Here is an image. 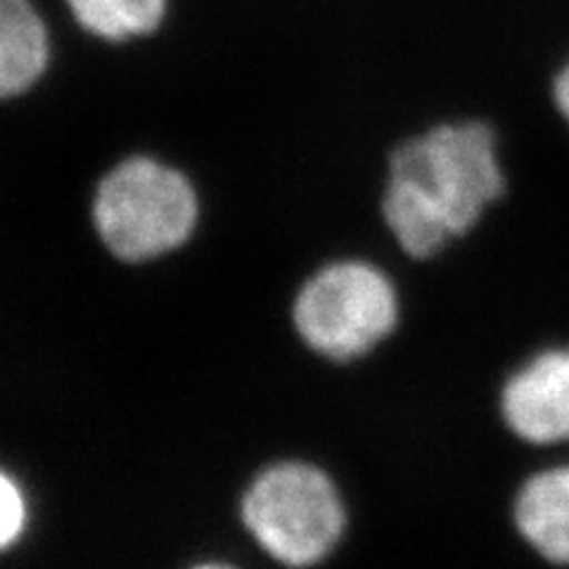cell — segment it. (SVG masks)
Returning <instances> with one entry per match:
<instances>
[{
    "label": "cell",
    "instance_id": "1",
    "mask_svg": "<svg viewBox=\"0 0 569 569\" xmlns=\"http://www.w3.org/2000/svg\"><path fill=\"white\" fill-rule=\"evenodd\" d=\"M503 194L496 133L482 121L441 123L391 152L382 219L406 257L427 261L470 236Z\"/></svg>",
    "mask_w": 569,
    "mask_h": 569
},
{
    "label": "cell",
    "instance_id": "2",
    "mask_svg": "<svg viewBox=\"0 0 569 569\" xmlns=\"http://www.w3.org/2000/svg\"><path fill=\"white\" fill-rule=\"evenodd\" d=\"M200 221L190 178L162 159L133 154L107 171L93 198L102 244L129 263L164 257L186 244Z\"/></svg>",
    "mask_w": 569,
    "mask_h": 569
},
{
    "label": "cell",
    "instance_id": "3",
    "mask_svg": "<svg viewBox=\"0 0 569 569\" xmlns=\"http://www.w3.org/2000/svg\"><path fill=\"white\" fill-rule=\"evenodd\" d=\"M240 515L266 556L307 569L340 546L347 508L328 472L305 460H282L261 470L242 496Z\"/></svg>",
    "mask_w": 569,
    "mask_h": 569
},
{
    "label": "cell",
    "instance_id": "4",
    "mask_svg": "<svg viewBox=\"0 0 569 569\" xmlns=\"http://www.w3.org/2000/svg\"><path fill=\"white\" fill-rule=\"evenodd\" d=\"M295 330L311 351L335 363L359 361L389 340L401 320L397 284L363 259L332 261L301 284Z\"/></svg>",
    "mask_w": 569,
    "mask_h": 569
},
{
    "label": "cell",
    "instance_id": "5",
    "mask_svg": "<svg viewBox=\"0 0 569 569\" xmlns=\"http://www.w3.org/2000/svg\"><path fill=\"white\" fill-rule=\"evenodd\" d=\"M498 413L529 447L569 441V345L548 347L515 368L498 391Z\"/></svg>",
    "mask_w": 569,
    "mask_h": 569
},
{
    "label": "cell",
    "instance_id": "6",
    "mask_svg": "<svg viewBox=\"0 0 569 569\" xmlns=\"http://www.w3.org/2000/svg\"><path fill=\"white\" fill-rule=\"evenodd\" d=\"M512 525L543 562L569 567V462L525 479L512 501Z\"/></svg>",
    "mask_w": 569,
    "mask_h": 569
},
{
    "label": "cell",
    "instance_id": "7",
    "mask_svg": "<svg viewBox=\"0 0 569 569\" xmlns=\"http://www.w3.org/2000/svg\"><path fill=\"white\" fill-rule=\"evenodd\" d=\"M52 60L50 29L31 0H0V102L31 93Z\"/></svg>",
    "mask_w": 569,
    "mask_h": 569
},
{
    "label": "cell",
    "instance_id": "8",
    "mask_svg": "<svg viewBox=\"0 0 569 569\" xmlns=\"http://www.w3.org/2000/svg\"><path fill=\"white\" fill-rule=\"evenodd\" d=\"M64 6L71 20L104 43L146 39L169 14V0H64Z\"/></svg>",
    "mask_w": 569,
    "mask_h": 569
},
{
    "label": "cell",
    "instance_id": "9",
    "mask_svg": "<svg viewBox=\"0 0 569 569\" xmlns=\"http://www.w3.org/2000/svg\"><path fill=\"white\" fill-rule=\"evenodd\" d=\"M29 525V501L20 479L0 468V553L14 548Z\"/></svg>",
    "mask_w": 569,
    "mask_h": 569
},
{
    "label": "cell",
    "instance_id": "10",
    "mask_svg": "<svg viewBox=\"0 0 569 569\" xmlns=\"http://www.w3.org/2000/svg\"><path fill=\"white\" fill-rule=\"evenodd\" d=\"M556 104L565 121L569 123V64L560 71V77L556 81Z\"/></svg>",
    "mask_w": 569,
    "mask_h": 569
},
{
    "label": "cell",
    "instance_id": "11",
    "mask_svg": "<svg viewBox=\"0 0 569 569\" xmlns=\"http://www.w3.org/2000/svg\"><path fill=\"white\" fill-rule=\"evenodd\" d=\"M188 569H238V567L228 565V562H200V565H192Z\"/></svg>",
    "mask_w": 569,
    "mask_h": 569
}]
</instances>
